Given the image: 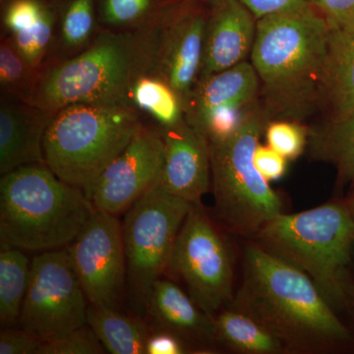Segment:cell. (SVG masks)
I'll use <instances>...</instances> for the list:
<instances>
[{"label": "cell", "mask_w": 354, "mask_h": 354, "mask_svg": "<svg viewBox=\"0 0 354 354\" xmlns=\"http://www.w3.org/2000/svg\"><path fill=\"white\" fill-rule=\"evenodd\" d=\"M228 307L257 321L286 354L332 353L354 344L312 279L253 241L244 247L241 285Z\"/></svg>", "instance_id": "obj_1"}, {"label": "cell", "mask_w": 354, "mask_h": 354, "mask_svg": "<svg viewBox=\"0 0 354 354\" xmlns=\"http://www.w3.org/2000/svg\"><path fill=\"white\" fill-rule=\"evenodd\" d=\"M330 26L312 6L257 20L250 62L270 120L304 121L322 106Z\"/></svg>", "instance_id": "obj_2"}, {"label": "cell", "mask_w": 354, "mask_h": 354, "mask_svg": "<svg viewBox=\"0 0 354 354\" xmlns=\"http://www.w3.org/2000/svg\"><path fill=\"white\" fill-rule=\"evenodd\" d=\"M149 69L145 30L102 29L80 53L41 70L30 104L53 113L76 104H132L133 85Z\"/></svg>", "instance_id": "obj_3"}, {"label": "cell", "mask_w": 354, "mask_h": 354, "mask_svg": "<svg viewBox=\"0 0 354 354\" xmlns=\"http://www.w3.org/2000/svg\"><path fill=\"white\" fill-rule=\"evenodd\" d=\"M95 211L48 165H24L1 176L0 243L35 252L66 248Z\"/></svg>", "instance_id": "obj_4"}, {"label": "cell", "mask_w": 354, "mask_h": 354, "mask_svg": "<svg viewBox=\"0 0 354 354\" xmlns=\"http://www.w3.org/2000/svg\"><path fill=\"white\" fill-rule=\"evenodd\" d=\"M249 241L306 274L339 312L354 246V220L344 201L279 214Z\"/></svg>", "instance_id": "obj_5"}, {"label": "cell", "mask_w": 354, "mask_h": 354, "mask_svg": "<svg viewBox=\"0 0 354 354\" xmlns=\"http://www.w3.org/2000/svg\"><path fill=\"white\" fill-rule=\"evenodd\" d=\"M130 104H76L53 115L44 139L46 165L88 198L102 171L142 125Z\"/></svg>", "instance_id": "obj_6"}, {"label": "cell", "mask_w": 354, "mask_h": 354, "mask_svg": "<svg viewBox=\"0 0 354 354\" xmlns=\"http://www.w3.org/2000/svg\"><path fill=\"white\" fill-rule=\"evenodd\" d=\"M270 120L259 102L232 136L209 143L216 218L228 232L246 241L283 213V200L253 162L254 151Z\"/></svg>", "instance_id": "obj_7"}, {"label": "cell", "mask_w": 354, "mask_h": 354, "mask_svg": "<svg viewBox=\"0 0 354 354\" xmlns=\"http://www.w3.org/2000/svg\"><path fill=\"white\" fill-rule=\"evenodd\" d=\"M191 206L157 184L128 209L123 241L130 288L139 304H145L153 283L167 271Z\"/></svg>", "instance_id": "obj_8"}, {"label": "cell", "mask_w": 354, "mask_h": 354, "mask_svg": "<svg viewBox=\"0 0 354 354\" xmlns=\"http://www.w3.org/2000/svg\"><path fill=\"white\" fill-rule=\"evenodd\" d=\"M167 271L183 281L195 304L212 318L232 304L234 295L232 249L202 205L191 206Z\"/></svg>", "instance_id": "obj_9"}, {"label": "cell", "mask_w": 354, "mask_h": 354, "mask_svg": "<svg viewBox=\"0 0 354 354\" xmlns=\"http://www.w3.org/2000/svg\"><path fill=\"white\" fill-rule=\"evenodd\" d=\"M67 248L34 257L18 323L43 339L87 324V301Z\"/></svg>", "instance_id": "obj_10"}, {"label": "cell", "mask_w": 354, "mask_h": 354, "mask_svg": "<svg viewBox=\"0 0 354 354\" xmlns=\"http://www.w3.org/2000/svg\"><path fill=\"white\" fill-rule=\"evenodd\" d=\"M199 0L172 2L145 29L151 75L167 81L185 104L201 73L209 7Z\"/></svg>", "instance_id": "obj_11"}, {"label": "cell", "mask_w": 354, "mask_h": 354, "mask_svg": "<svg viewBox=\"0 0 354 354\" xmlns=\"http://www.w3.org/2000/svg\"><path fill=\"white\" fill-rule=\"evenodd\" d=\"M66 248L88 301L116 309L127 262L122 225L115 215L95 209Z\"/></svg>", "instance_id": "obj_12"}, {"label": "cell", "mask_w": 354, "mask_h": 354, "mask_svg": "<svg viewBox=\"0 0 354 354\" xmlns=\"http://www.w3.org/2000/svg\"><path fill=\"white\" fill-rule=\"evenodd\" d=\"M165 143L160 127L142 123L127 148L102 171L91 194L95 209L113 215L127 211L160 183Z\"/></svg>", "instance_id": "obj_13"}, {"label": "cell", "mask_w": 354, "mask_h": 354, "mask_svg": "<svg viewBox=\"0 0 354 354\" xmlns=\"http://www.w3.org/2000/svg\"><path fill=\"white\" fill-rule=\"evenodd\" d=\"M160 129L165 158L158 185L174 196L201 206L212 183L208 140L186 118Z\"/></svg>", "instance_id": "obj_14"}, {"label": "cell", "mask_w": 354, "mask_h": 354, "mask_svg": "<svg viewBox=\"0 0 354 354\" xmlns=\"http://www.w3.org/2000/svg\"><path fill=\"white\" fill-rule=\"evenodd\" d=\"M256 32L257 19L243 4L237 0H214L209 6L199 80L247 62Z\"/></svg>", "instance_id": "obj_15"}, {"label": "cell", "mask_w": 354, "mask_h": 354, "mask_svg": "<svg viewBox=\"0 0 354 354\" xmlns=\"http://www.w3.org/2000/svg\"><path fill=\"white\" fill-rule=\"evenodd\" d=\"M55 113L30 102L0 99V174L24 165H46L44 139Z\"/></svg>", "instance_id": "obj_16"}, {"label": "cell", "mask_w": 354, "mask_h": 354, "mask_svg": "<svg viewBox=\"0 0 354 354\" xmlns=\"http://www.w3.org/2000/svg\"><path fill=\"white\" fill-rule=\"evenodd\" d=\"M144 305L160 329L178 335L191 348L197 346L200 351H209L218 344L214 318L195 304L189 293L172 281L158 279Z\"/></svg>", "instance_id": "obj_17"}, {"label": "cell", "mask_w": 354, "mask_h": 354, "mask_svg": "<svg viewBox=\"0 0 354 354\" xmlns=\"http://www.w3.org/2000/svg\"><path fill=\"white\" fill-rule=\"evenodd\" d=\"M260 102V82L249 60L198 81L186 100L185 118L191 124L223 106L251 109Z\"/></svg>", "instance_id": "obj_18"}, {"label": "cell", "mask_w": 354, "mask_h": 354, "mask_svg": "<svg viewBox=\"0 0 354 354\" xmlns=\"http://www.w3.org/2000/svg\"><path fill=\"white\" fill-rule=\"evenodd\" d=\"M321 108L328 111V120L354 111V32L330 28Z\"/></svg>", "instance_id": "obj_19"}, {"label": "cell", "mask_w": 354, "mask_h": 354, "mask_svg": "<svg viewBox=\"0 0 354 354\" xmlns=\"http://www.w3.org/2000/svg\"><path fill=\"white\" fill-rule=\"evenodd\" d=\"M309 155L334 165L339 185L354 184V111L309 129Z\"/></svg>", "instance_id": "obj_20"}, {"label": "cell", "mask_w": 354, "mask_h": 354, "mask_svg": "<svg viewBox=\"0 0 354 354\" xmlns=\"http://www.w3.org/2000/svg\"><path fill=\"white\" fill-rule=\"evenodd\" d=\"M218 344L241 354H286L283 344L250 316L225 307L214 317Z\"/></svg>", "instance_id": "obj_21"}, {"label": "cell", "mask_w": 354, "mask_h": 354, "mask_svg": "<svg viewBox=\"0 0 354 354\" xmlns=\"http://www.w3.org/2000/svg\"><path fill=\"white\" fill-rule=\"evenodd\" d=\"M87 324L109 353H147L150 334L145 326L118 313L116 309L91 304L87 310Z\"/></svg>", "instance_id": "obj_22"}, {"label": "cell", "mask_w": 354, "mask_h": 354, "mask_svg": "<svg viewBox=\"0 0 354 354\" xmlns=\"http://www.w3.org/2000/svg\"><path fill=\"white\" fill-rule=\"evenodd\" d=\"M130 102L160 128L174 127L185 120L183 100L167 81L158 76H140L133 85Z\"/></svg>", "instance_id": "obj_23"}, {"label": "cell", "mask_w": 354, "mask_h": 354, "mask_svg": "<svg viewBox=\"0 0 354 354\" xmlns=\"http://www.w3.org/2000/svg\"><path fill=\"white\" fill-rule=\"evenodd\" d=\"M31 264L22 249L1 244L0 251V324L8 328L18 322Z\"/></svg>", "instance_id": "obj_24"}, {"label": "cell", "mask_w": 354, "mask_h": 354, "mask_svg": "<svg viewBox=\"0 0 354 354\" xmlns=\"http://www.w3.org/2000/svg\"><path fill=\"white\" fill-rule=\"evenodd\" d=\"M41 70L32 68L16 48L11 35L0 43V88L1 95L31 102Z\"/></svg>", "instance_id": "obj_25"}, {"label": "cell", "mask_w": 354, "mask_h": 354, "mask_svg": "<svg viewBox=\"0 0 354 354\" xmlns=\"http://www.w3.org/2000/svg\"><path fill=\"white\" fill-rule=\"evenodd\" d=\"M172 2L165 3L160 0H102L100 20L104 25V29L142 31L152 24Z\"/></svg>", "instance_id": "obj_26"}, {"label": "cell", "mask_w": 354, "mask_h": 354, "mask_svg": "<svg viewBox=\"0 0 354 354\" xmlns=\"http://www.w3.org/2000/svg\"><path fill=\"white\" fill-rule=\"evenodd\" d=\"M95 30L94 0H70L60 21L58 46L72 57L87 48L97 35Z\"/></svg>", "instance_id": "obj_27"}, {"label": "cell", "mask_w": 354, "mask_h": 354, "mask_svg": "<svg viewBox=\"0 0 354 354\" xmlns=\"http://www.w3.org/2000/svg\"><path fill=\"white\" fill-rule=\"evenodd\" d=\"M55 16L46 7L41 18L31 27L11 35L16 48L32 68L43 70L44 60L55 37Z\"/></svg>", "instance_id": "obj_28"}, {"label": "cell", "mask_w": 354, "mask_h": 354, "mask_svg": "<svg viewBox=\"0 0 354 354\" xmlns=\"http://www.w3.org/2000/svg\"><path fill=\"white\" fill-rule=\"evenodd\" d=\"M264 136L271 147L288 160H297L308 146L309 128L301 121L272 120L266 125Z\"/></svg>", "instance_id": "obj_29"}, {"label": "cell", "mask_w": 354, "mask_h": 354, "mask_svg": "<svg viewBox=\"0 0 354 354\" xmlns=\"http://www.w3.org/2000/svg\"><path fill=\"white\" fill-rule=\"evenodd\" d=\"M106 348L88 324L44 339L37 354H102Z\"/></svg>", "instance_id": "obj_30"}, {"label": "cell", "mask_w": 354, "mask_h": 354, "mask_svg": "<svg viewBox=\"0 0 354 354\" xmlns=\"http://www.w3.org/2000/svg\"><path fill=\"white\" fill-rule=\"evenodd\" d=\"M46 8L39 0H11L4 11V28L8 35L24 31L41 18Z\"/></svg>", "instance_id": "obj_31"}, {"label": "cell", "mask_w": 354, "mask_h": 354, "mask_svg": "<svg viewBox=\"0 0 354 354\" xmlns=\"http://www.w3.org/2000/svg\"><path fill=\"white\" fill-rule=\"evenodd\" d=\"M330 29L354 32V0H314Z\"/></svg>", "instance_id": "obj_32"}, {"label": "cell", "mask_w": 354, "mask_h": 354, "mask_svg": "<svg viewBox=\"0 0 354 354\" xmlns=\"http://www.w3.org/2000/svg\"><path fill=\"white\" fill-rule=\"evenodd\" d=\"M253 162L256 169L269 183L281 179L288 169V160L283 156L271 147L260 143L254 151Z\"/></svg>", "instance_id": "obj_33"}, {"label": "cell", "mask_w": 354, "mask_h": 354, "mask_svg": "<svg viewBox=\"0 0 354 354\" xmlns=\"http://www.w3.org/2000/svg\"><path fill=\"white\" fill-rule=\"evenodd\" d=\"M44 339L27 330L6 329L0 334V354H37Z\"/></svg>", "instance_id": "obj_34"}, {"label": "cell", "mask_w": 354, "mask_h": 354, "mask_svg": "<svg viewBox=\"0 0 354 354\" xmlns=\"http://www.w3.org/2000/svg\"><path fill=\"white\" fill-rule=\"evenodd\" d=\"M259 20L266 16L297 10L313 4L314 0H237Z\"/></svg>", "instance_id": "obj_35"}, {"label": "cell", "mask_w": 354, "mask_h": 354, "mask_svg": "<svg viewBox=\"0 0 354 354\" xmlns=\"http://www.w3.org/2000/svg\"><path fill=\"white\" fill-rule=\"evenodd\" d=\"M189 344L169 330L160 329L149 335L146 354H184L192 353Z\"/></svg>", "instance_id": "obj_36"}, {"label": "cell", "mask_w": 354, "mask_h": 354, "mask_svg": "<svg viewBox=\"0 0 354 354\" xmlns=\"http://www.w3.org/2000/svg\"><path fill=\"white\" fill-rule=\"evenodd\" d=\"M337 314L348 328L354 342V246L351 263L344 278V297Z\"/></svg>", "instance_id": "obj_37"}, {"label": "cell", "mask_w": 354, "mask_h": 354, "mask_svg": "<svg viewBox=\"0 0 354 354\" xmlns=\"http://www.w3.org/2000/svg\"><path fill=\"white\" fill-rule=\"evenodd\" d=\"M353 189L351 193L348 195V197L344 200V204H346V208L348 209L349 213L351 214L354 220V184Z\"/></svg>", "instance_id": "obj_38"}, {"label": "cell", "mask_w": 354, "mask_h": 354, "mask_svg": "<svg viewBox=\"0 0 354 354\" xmlns=\"http://www.w3.org/2000/svg\"><path fill=\"white\" fill-rule=\"evenodd\" d=\"M199 1L204 2V3H207L208 6H209V4H211L214 0H199Z\"/></svg>", "instance_id": "obj_39"}, {"label": "cell", "mask_w": 354, "mask_h": 354, "mask_svg": "<svg viewBox=\"0 0 354 354\" xmlns=\"http://www.w3.org/2000/svg\"><path fill=\"white\" fill-rule=\"evenodd\" d=\"M2 1H6V0H2Z\"/></svg>", "instance_id": "obj_40"}]
</instances>
